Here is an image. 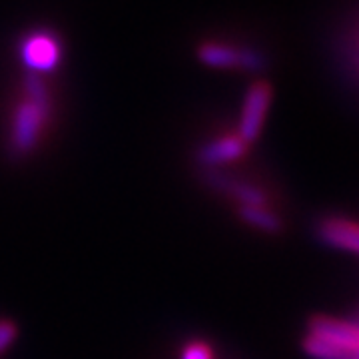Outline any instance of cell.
I'll use <instances>...</instances> for the list:
<instances>
[{
	"label": "cell",
	"instance_id": "obj_1",
	"mask_svg": "<svg viewBox=\"0 0 359 359\" xmlns=\"http://www.w3.org/2000/svg\"><path fill=\"white\" fill-rule=\"evenodd\" d=\"M271 102V86L268 82L259 80L252 84L244 98L242 120H240V138L245 144H252L259 138V132L264 126V120L268 114Z\"/></svg>",
	"mask_w": 359,
	"mask_h": 359
},
{
	"label": "cell",
	"instance_id": "obj_2",
	"mask_svg": "<svg viewBox=\"0 0 359 359\" xmlns=\"http://www.w3.org/2000/svg\"><path fill=\"white\" fill-rule=\"evenodd\" d=\"M309 335L327 341L344 351L359 355V325L346 320H335L325 316H316L309 320Z\"/></svg>",
	"mask_w": 359,
	"mask_h": 359
},
{
	"label": "cell",
	"instance_id": "obj_3",
	"mask_svg": "<svg viewBox=\"0 0 359 359\" xmlns=\"http://www.w3.org/2000/svg\"><path fill=\"white\" fill-rule=\"evenodd\" d=\"M198 58L208 66L216 68H245V70H259L264 66L262 56L248 48H231L226 44H202L198 50Z\"/></svg>",
	"mask_w": 359,
	"mask_h": 359
},
{
	"label": "cell",
	"instance_id": "obj_4",
	"mask_svg": "<svg viewBox=\"0 0 359 359\" xmlns=\"http://www.w3.org/2000/svg\"><path fill=\"white\" fill-rule=\"evenodd\" d=\"M25 65L30 68V72H50L54 66L58 65L60 58V46L54 36L46 32H36L28 36L20 48Z\"/></svg>",
	"mask_w": 359,
	"mask_h": 359
},
{
	"label": "cell",
	"instance_id": "obj_5",
	"mask_svg": "<svg viewBox=\"0 0 359 359\" xmlns=\"http://www.w3.org/2000/svg\"><path fill=\"white\" fill-rule=\"evenodd\" d=\"M44 116H46V110H42L30 100L18 106L16 116H14V146L20 152H28L36 146Z\"/></svg>",
	"mask_w": 359,
	"mask_h": 359
},
{
	"label": "cell",
	"instance_id": "obj_6",
	"mask_svg": "<svg viewBox=\"0 0 359 359\" xmlns=\"http://www.w3.org/2000/svg\"><path fill=\"white\" fill-rule=\"evenodd\" d=\"M320 236L321 240L332 248L359 254V224L355 222L341 218L325 219L321 222Z\"/></svg>",
	"mask_w": 359,
	"mask_h": 359
},
{
	"label": "cell",
	"instance_id": "obj_7",
	"mask_svg": "<svg viewBox=\"0 0 359 359\" xmlns=\"http://www.w3.org/2000/svg\"><path fill=\"white\" fill-rule=\"evenodd\" d=\"M245 142H242L240 136H231V138H222V140L210 142L200 148L198 152V162L202 166H218L224 162H231L236 158L245 152Z\"/></svg>",
	"mask_w": 359,
	"mask_h": 359
},
{
	"label": "cell",
	"instance_id": "obj_8",
	"mask_svg": "<svg viewBox=\"0 0 359 359\" xmlns=\"http://www.w3.org/2000/svg\"><path fill=\"white\" fill-rule=\"evenodd\" d=\"M210 184L216 186L219 190H226L231 196H236L238 200H242L244 205H256V208H264L266 204V196L259 192L254 186H248L244 182H238V180H231L228 176H222V174H212L210 176Z\"/></svg>",
	"mask_w": 359,
	"mask_h": 359
},
{
	"label": "cell",
	"instance_id": "obj_9",
	"mask_svg": "<svg viewBox=\"0 0 359 359\" xmlns=\"http://www.w3.org/2000/svg\"><path fill=\"white\" fill-rule=\"evenodd\" d=\"M304 351L313 359H359V355H355V353L344 351V349L332 346L327 341H321L313 335H308L304 339Z\"/></svg>",
	"mask_w": 359,
	"mask_h": 359
},
{
	"label": "cell",
	"instance_id": "obj_10",
	"mask_svg": "<svg viewBox=\"0 0 359 359\" xmlns=\"http://www.w3.org/2000/svg\"><path fill=\"white\" fill-rule=\"evenodd\" d=\"M240 216H242L248 224L256 226V228H259V230L271 231V233H276V231L282 230V222H280V218H278L276 214L268 212L266 208L244 205V208L240 210Z\"/></svg>",
	"mask_w": 359,
	"mask_h": 359
},
{
	"label": "cell",
	"instance_id": "obj_11",
	"mask_svg": "<svg viewBox=\"0 0 359 359\" xmlns=\"http://www.w3.org/2000/svg\"><path fill=\"white\" fill-rule=\"evenodd\" d=\"M26 94H28V100L40 106L42 110L48 112V90L44 86V82L40 80L39 74L34 72H28V76L25 80Z\"/></svg>",
	"mask_w": 359,
	"mask_h": 359
},
{
	"label": "cell",
	"instance_id": "obj_12",
	"mask_svg": "<svg viewBox=\"0 0 359 359\" xmlns=\"http://www.w3.org/2000/svg\"><path fill=\"white\" fill-rule=\"evenodd\" d=\"M14 337H16V325L11 321H0V351L11 346Z\"/></svg>",
	"mask_w": 359,
	"mask_h": 359
},
{
	"label": "cell",
	"instance_id": "obj_13",
	"mask_svg": "<svg viewBox=\"0 0 359 359\" xmlns=\"http://www.w3.org/2000/svg\"><path fill=\"white\" fill-rule=\"evenodd\" d=\"M182 359H212V351L204 344H194L184 351Z\"/></svg>",
	"mask_w": 359,
	"mask_h": 359
}]
</instances>
